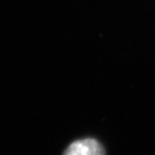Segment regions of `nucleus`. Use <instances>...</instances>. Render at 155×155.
I'll use <instances>...</instances> for the list:
<instances>
[{"label":"nucleus","mask_w":155,"mask_h":155,"mask_svg":"<svg viewBox=\"0 0 155 155\" xmlns=\"http://www.w3.org/2000/svg\"><path fill=\"white\" fill-rule=\"evenodd\" d=\"M63 155H106L104 147L98 140L86 138L76 140L67 147Z\"/></svg>","instance_id":"obj_1"}]
</instances>
